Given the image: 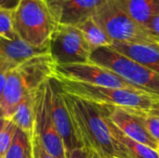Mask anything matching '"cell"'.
<instances>
[{"mask_svg":"<svg viewBox=\"0 0 159 158\" xmlns=\"http://www.w3.org/2000/svg\"><path fill=\"white\" fill-rule=\"evenodd\" d=\"M61 92L75 134L89 156L100 158H134L112 135L97 104L62 90Z\"/></svg>","mask_w":159,"mask_h":158,"instance_id":"1","label":"cell"},{"mask_svg":"<svg viewBox=\"0 0 159 158\" xmlns=\"http://www.w3.org/2000/svg\"><path fill=\"white\" fill-rule=\"evenodd\" d=\"M55 62L48 52L13 67L7 74L0 98V116L10 119L23 98L51 78Z\"/></svg>","mask_w":159,"mask_h":158,"instance_id":"2","label":"cell"},{"mask_svg":"<svg viewBox=\"0 0 159 158\" xmlns=\"http://www.w3.org/2000/svg\"><path fill=\"white\" fill-rule=\"evenodd\" d=\"M51 78L57 81L62 91L98 105L150 112L159 102L158 99L138 89L106 88L61 77Z\"/></svg>","mask_w":159,"mask_h":158,"instance_id":"3","label":"cell"},{"mask_svg":"<svg viewBox=\"0 0 159 158\" xmlns=\"http://www.w3.org/2000/svg\"><path fill=\"white\" fill-rule=\"evenodd\" d=\"M16 35L26 44L48 49L49 40L59 24L49 7L42 0H20L12 10Z\"/></svg>","mask_w":159,"mask_h":158,"instance_id":"4","label":"cell"},{"mask_svg":"<svg viewBox=\"0 0 159 158\" xmlns=\"http://www.w3.org/2000/svg\"><path fill=\"white\" fill-rule=\"evenodd\" d=\"M90 61L116 73L135 88L159 100V74L112 47L95 49L91 52Z\"/></svg>","mask_w":159,"mask_h":158,"instance_id":"5","label":"cell"},{"mask_svg":"<svg viewBox=\"0 0 159 158\" xmlns=\"http://www.w3.org/2000/svg\"><path fill=\"white\" fill-rule=\"evenodd\" d=\"M92 19L113 42L133 44H159V37L139 24L115 0L108 1Z\"/></svg>","mask_w":159,"mask_h":158,"instance_id":"6","label":"cell"},{"mask_svg":"<svg viewBox=\"0 0 159 158\" xmlns=\"http://www.w3.org/2000/svg\"><path fill=\"white\" fill-rule=\"evenodd\" d=\"M91 52L82 32L69 24L59 23L48 44V53L57 65L89 62Z\"/></svg>","mask_w":159,"mask_h":158,"instance_id":"7","label":"cell"},{"mask_svg":"<svg viewBox=\"0 0 159 158\" xmlns=\"http://www.w3.org/2000/svg\"><path fill=\"white\" fill-rule=\"evenodd\" d=\"M50 78L35 92L34 134L44 148L55 158H66L63 142L55 127L50 104Z\"/></svg>","mask_w":159,"mask_h":158,"instance_id":"8","label":"cell"},{"mask_svg":"<svg viewBox=\"0 0 159 158\" xmlns=\"http://www.w3.org/2000/svg\"><path fill=\"white\" fill-rule=\"evenodd\" d=\"M51 77H61L72 81L106 88L137 89L116 73L92 61L61 65L55 64Z\"/></svg>","mask_w":159,"mask_h":158,"instance_id":"9","label":"cell"},{"mask_svg":"<svg viewBox=\"0 0 159 158\" xmlns=\"http://www.w3.org/2000/svg\"><path fill=\"white\" fill-rule=\"evenodd\" d=\"M50 104L52 117L55 127L63 142L67 155L75 149L83 147L75 134L61 88L54 78H50Z\"/></svg>","mask_w":159,"mask_h":158,"instance_id":"10","label":"cell"},{"mask_svg":"<svg viewBox=\"0 0 159 158\" xmlns=\"http://www.w3.org/2000/svg\"><path fill=\"white\" fill-rule=\"evenodd\" d=\"M98 105V104H97ZM102 114L116 126L125 135L132 140L159 151V143L137 121L128 110L120 107L98 105Z\"/></svg>","mask_w":159,"mask_h":158,"instance_id":"11","label":"cell"},{"mask_svg":"<svg viewBox=\"0 0 159 158\" xmlns=\"http://www.w3.org/2000/svg\"><path fill=\"white\" fill-rule=\"evenodd\" d=\"M108 1L110 0H61L58 21L76 26L91 18Z\"/></svg>","mask_w":159,"mask_h":158,"instance_id":"12","label":"cell"},{"mask_svg":"<svg viewBox=\"0 0 159 158\" xmlns=\"http://www.w3.org/2000/svg\"><path fill=\"white\" fill-rule=\"evenodd\" d=\"M110 47L159 74V44L113 42Z\"/></svg>","mask_w":159,"mask_h":158,"instance_id":"13","label":"cell"},{"mask_svg":"<svg viewBox=\"0 0 159 158\" xmlns=\"http://www.w3.org/2000/svg\"><path fill=\"white\" fill-rule=\"evenodd\" d=\"M47 52H48V49L34 47L19 37L14 40L0 38V57L15 66L30 58Z\"/></svg>","mask_w":159,"mask_h":158,"instance_id":"14","label":"cell"},{"mask_svg":"<svg viewBox=\"0 0 159 158\" xmlns=\"http://www.w3.org/2000/svg\"><path fill=\"white\" fill-rule=\"evenodd\" d=\"M134 20L146 28L150 20L159 13V0H115Z\"/></svg>","mask_w":159,"mask_h":158,"instance_id":"15","label":"cell"},{"mask_svg":"<svg viewBox=\"0 0 159 158\" xmlns=\"http://www.w3.org/2000/svg\"><path fill=\"white\" fill-rule=\"evenodd\" d=\"M36 90L27 94L23 98L10 118L16 127L29 135L31 139L34 135V102Z\"/></svg>","mask_w":159,"mask_h":158,"instance_id":"16","label":"cell"},{"mask_svg":"<svg viewBox=\"0 0 159 158\" xmlns=\"http://www.w3.org/2000/svg\"><path fill=\"white\" fill-rule=\"evenodd\" d=\"M101 111V110H100ZM102 113V112H101ZM104 116V115H103ZM108 127L111 130L112 135L122 143L128 151L132 155L134 158H159V151H157L145 144H143L139 142L132 140L131 138L125 135L116 126H115L108 118L104 116Z\"/></svg>","mask_w":159,"mask_h":158,"instance_id":"17","label":"cell"},{"mask_svg":"<svg viewBox=\"0 0 159 158\" xmlns=\"http://www.w3.org/2000/svg\"><path fill=\"white\" fill-rule=\"evenodd\" d=\"M76 27L84 34L88 44L90 47L91 51L97 48L110 47L113 44V40L106 34V33L91 18H89L76 25Z\"/></svg>","mask_w":159,"mask_h":158,"instance_id":"18","label":"cell"},{"mask_svg":"<svg viewBox=\"0 0 159 158\" xmlns=\"http://www.w3.org/2000/svg\"><path fill=\"white\" fill-rule=\"evenodd\" d=\"M5 158H34L32 139L17 128L16 134Z\"/></svg>","mask_w":159,"mask_h":158,"instance_id":"19","label":"cell"},{"mask_svg":"<svg viewBox=\"0 0 159 158\" xmlns=\"http://www.w3.org/2000/svg\"><path fill=\"white\" fill-rule=\"evenodd\" d=\"M137 121L146 129V131L159 143V116L150 112L128 110Z\"/></svg>","mask_w":159,"mask_h":158,"instance_id":"20","label":"cell"},{"mask_svg":"<svg viewBox=\"0 0 159 158\" xmlns=\"http://www.w3.org/2000/svg\"><path fill=\"white\" fill-rule=\"evenodd\" d=\"M17 37L13 27L12 11L0 7V38L14 40Z\"/></svg>","mask_w":159,"mask_h":158,"instance_id":"21","label":"cell"},{"mask_svg":"<svg viewBox=\"0 0 159 158\" xmlns=\"http://www.w3.org/2000/svg\"><path fill=\"white\" fill-rule=\"evenodd\" d=\"M16 125L10 119H8L0 134V158L6 157L7 153L13 141V138L16 134Z\"/></svg>","mask_w":159,"mask_h":158,"instance_id":"22","label":"cell"},{"mask_svg":"<svg viewBox=\"0 0 159 158\" xmlns=\"http://www.w3.org/2000/svg\"><path fill=\"white\" fill-rule=\"evenodd\" d=\"M33 143V152H34V158H55L52 155H50L41 144L40 141L34 134L32 139Z\"/></svg>","mask_w":159,"mask_h":158,"instance_id":"23","label":"cell"},{"mask_svg":"<svg viewBox=\"0 0 159 158\" xmlns=\"http://www.w3.org/2000/svg\"><path fill=\"white\" fill-rule=\"evenodd\" d=\"M13 67H15V65H13L12 63L8 62L7 61L0 57V98L3 92V88L7 80V74Z\"/></svg>","mask_w":159,"mask_h":158,"instance_id":"24","label":"cell"},{"mask_svg":"<svg viewBox=\"0 0 159 158\" xmlns=\"http://www.w3.org/2000/svg\"><path fill=\"white\" fill-rule=\"evenodd\" d=\"M146 28L153 33L154 34H156L157 36L159 37V13L156 14L148 22Z\"/></svg>","mask_w":159,"mask_h":158,"instance_id":"25","label":"cell"},{"mask_svg":"<svg viewBox=\"0 0 159 158\" xmlns=\"http://www.w3.org/2000/svg\"><path fill=\"white\" fill-rule=\"evenodd\" d=\"M66 158H91L84 148H77L66 155Z\"/></svg>","mask_w":159,"mask_h":158,"instance_id":"26","label":"cell"},{"mask_svg":"<svg viewBox=\"0 0 159 158\" xmlns=\"http://www.w3.org/2000/svg\"><path fill=\"white\" fill-rule=\"evenodd\" d=\"M42 1H44L49 7L52 13L58 20V11H59V6L61 3V0H42Z\"/></svg>","mask_w":159,"mask_h":158,"instance_id":"27","label":"cell"},{"mask_svg":"<svg viewBox=\"0 0 159 158\" xmlns=\"http://www.w3.org/2000/svg\"><path fill=\"white\" fill-rule=\"evenodd\" d=\"M20 1V0H0V7L12 11L19 5Z\"/></svg>","mask_w":159,"mask_h":158,"instance_id":"28","label":"cell"},{"mask_svg":"<svg viewBox=\"0 0 159 158\" xmlns=\"http://www.w3.org/2000/svg\"><path fill=\"white\" fill-rule=\"evenodd\" d=\"M7 120H8V119L0 116V134H1V132H2V130L4 129V128H5V126H6V124H7Z\"/></svg>","mask_w":159,"mask_h":158,"instance_id":"29","label":"cell"},{"mask_svg":"<svg viewBox=\"0 0 159 158\" xmlns=\"http://www.w3.org/2000/svg\"><path fill=\"white\" fill-rule=\"evenodd\" d=\"M150 113H152V114H154V115H158L159 116V102L150 111Z\"/></svg>","mask_w":159,"mask_h":158,"instance_id":"30","label":"cell"},{"mask_svg":"<svg viewBox=\"0 0 159 158\" xmlns=\"http://www.w3.org/2000/svg\"><path fill=\"white\" fill-rule=\"evenodd\" d=\"M90 157L91 158H100L99 156H90Z\"/></svg>","mask_w":159,"mask_h":158,"instance_id":"31","label":"cell"}]
</instances>
